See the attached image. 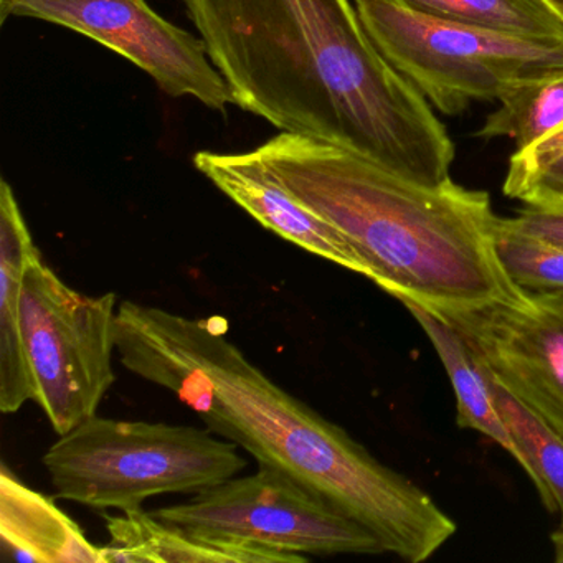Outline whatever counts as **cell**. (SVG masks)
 <instances>
[{"label": "cell", "mask_w": 563, "mask_h": 563, "mask_svg": "<svg viewBox=\"0 0 563 563\" xmlns=\"http://www.w3.org/2000/svg\"><path fill=\"white\" fill-rule=\"evenodd\" d=\"M233 104L415 183L450 180L454 144L349 0H184Z\"/></svg>", "instance_id": "obj_1"}, {"label": "cell", "mask_w": 563, "mask_h": 563, "mask_svg": "<svg viewBox=\"0 0 563 563\" xmlns=\"http://www.w3.org/2000/svg\"><path fill=\"white\" fill-rule=\"evenodd\" d=\"M217 318L118 305L114 344L124 368L173 391L209 430L283 471L371 530L410 563L431 559L456 522L413 481L382 464L344 428L279 387Z\"/></svg>", "instance_id": "obj_2"}, {"label": "cell", "mask_w": 563, "mask_h": 563, "mask_svg": "<svg viewBox=\"0 0 563 563\" xmlns=\"http://www.w3.org/2000/svg\"><path fill=\"white\" fill-rule=\"evenodd\" d=\"M279 183L351 243L368 279L434 312L529 299L500 265L483 190L427 186L338 144L282 133L255 150Z\"/></svg>", "instance_id": "obj_3"}, {"label": "cell", "mask_w": 563, "mask_h": 563, "mask_svg": "<svg viewBox=\"0 0 563 563\" xmlns=\"http://www.w3.org/2000/svg\"><path fill=\"white\" fill-rule=\"evenodd\" d=\"M240 446L209 428L93 417L42 457L58 497L91 509L143 510L163 494H199L246 467Z\"/></svg>", "instance_id": "obj_4"}, {"label": "cell", "mask_w": 563, "mask_h": 563, "mask_svg": "<svg viewBox=\"0 0 563 563\" xmlns=\"http://www.w3.org/2000/svg\"><path fill=\"white\" fill-rule=\"evenodd\" d=\"M358 18L388 62L448 117L473 101L563 75V41H533L428 18L394 0H355Z\"/></svg>", "instance_id": "obj_5"}, {"label": "cell", "mask_w": 563, "mask_h": 563, "mask_svg": "<svg viewBox=\"0 0 563 563\" xmlns=\"http://www.w3.org/2000/svg\"><path fill=\"white\" fill-rule=\"evenodd\" d=\"M114 292L85 295L62 282L41 253L29 263L21 296L25 354L34 401L55 433H68L97 417L113 387Z\"/></svg>", "instance_id": "obj_6"}, {"label": "cell", "mask_w": 563, "mask_h": 563, "mask_svg": "<svg viewBox=\"0 0 563 563\" xmlns=\"http://www.w3.org/2000/svg\"><path fill=\"white\" fill-rule=\"evenodd\" d=\"M151 514L163 522L253 540L308 560L385 553L371 530L295 477L268 466Z\"/></svg>", "instance_id": "obj_7"}, {"label": "cell", "mask_w": 563, "mask_h": 563, "mask_svg": "<svg viewBox=\"0 0 563 563\" xmlns=\"http://www.w3.org/2000/svg\"><path fill=\"white\" fill-rule=\"evenodd\" d=\"M0 15L78 32L146 71L169 97H190L222 113L233 104L202 38L170 24L146 0H0Z\"/></svg>", "instance_id": "obj_8"}, {"label": "cell", "mask_w": 563, "mask_h": 563, "mask_svg": "<svg viewBox=\"0 0 563 563\" xmlns=\"http://www.w3.org/2000/svg\"><path fill=\"white\" fill-rule=\"evenodd\" d=\"M466 339L487 374L563 437V289L523 305L438 312Z\"/></svg>", "instance_id": "obj_9"}, {"label": "cell", "mask_w": 563, "mask_h": 563, "mask_svg": "<svg viewBox=\"0 0 563 563\" xmlns=\"http://www.w3.org/2000/svg\"><path fill=\"white\" fill-rule=\"evenodd\" d=\"M194 166L220 192L242 207L260 225L342 268L368 278V269L338 229L299 202L255 151L217 154L202 151Z\"/></svg>", "instance_id": "obj_10"}, {"label": "cell", "mask_w": 563, "mask_h": 563, "mask_svg": "<svg viewBox=\"0 0 563 563\" xmlns=\"http://www.w3.org/2000/svg\"><path fill=\"white\" fill-rule=\"evenodd\" d=\"M110 545L104 547L110 562L183 563H302L305 556L273 547L163 522L146 510L108 516Z\"/></svg>", "instance_id": "obj_11"}, {"label": "cell", "mask_w": 563, "mask_h": 563, "mask_svg": "<svg viewBox=\"0 0 563 563\" xmlns=\"http://www.w3.org/2000/svg\"><path fill=\"white\" fill-rule=\"evenodd\" d=\"M38 249L8 180L0 184V410L15 413L34 401L35 384L25 354L21 296L29 263Z\"/></svg>", "instance_id": "obj_12"}, {"label": "cell", "mask_w": 563, "mask_h": 563, "mask_svg": "<svg viewBox=\"0 0 563 563\" xmlns=\"http://www.w3.org/2000/svg\"><path fill=\"white\" fill-rule=\"evenodd\" d=\"M0 539L11 559L37 563H107L104 547L51 497L25 486L8 467L0 473Z\"/></svg>", "instance_id": "obj_13"}, {"label": "cell", "mask_w": 563, "mask_h": 563, "mask_svg": "<svg viewBox=\"0 0 563 563\" xmlns=\"http://www.w3.org/2000/svg\"><path fill=\"white\" fill-rule=\"evenodd\" d=\"M420 324L444 365L456 397V423L499 444L527 471L526 457L510 434L494 398L493 382L473 349L456 328L438 312L413 302H401Z\"/></svg>", "instance_id": "obj_14"}, {"label": "cell", "mask_w": 563, "mask_h": 563, "mask_svg": "<svg viewBox=\"0 0 563 563\" xmlns=\"http://www.w3.org/2000/svg\"><path fill=\"white\" fill-rule=\"evenodd\" d=\"M428 18L533 41H563V18L549 0H394Z\"/></svg>", "instance_id": "obj_15"}, {"label": "cell", "mask_w": 563, "mask_h": 563, "mask_svg": "<svg viewBox=\"0 0 563 563\" xmlns=\"http://www.w3.org/2000/svg\"><path fill=\"white\" fill-rule=\"evenodd\" d=\"M490 382L497 408L526 457V474L536 486L543 507L550 514L559 510V529H563V437L493 377Z\"/></svg>", "instance_id": "obj_16"}, {"label": "cell", "mask_w": 563, "mask_h": 563, "mask_svg": "<svg viewBox=\"0 0 563 563\" xmlns=\"http://www.w3.org/2000/svg\"><path fill=\"white\" fill-rule=\"evenodd\" d=\"M477 136L509 137L516 153L532 150L563 128V75L520 85L499 98Z\"/></svg>", "instance_id": "obj_17"}, {"label": "cell", "mask_w": 563, "mask_h": 563, "mask_svg": "<svg viewBox=\"0 0 563 563\" xmlns=\"http://www.w3.org/2000/svg\"><path fill=\"white\" fill-rule=\"evenodd\" d=\"M496 252L514 283L529 291L563 289V249L533 239L497 220Z\"/></svg>", "instance_id": "obj_18"}, {"label": "cell", "mask_w": 563, "mask_h": 563, "mask_svg": "<svg viewBox=\"0 0 563 563\" xmlns=\"http://www.w3.org/2000/svg\"><path fill=\"white\" fill-rule=\"evenodd\" d=\"M503 190L527 207L563 210V150L514 153Z\"/></svg>", "instance_id": "obj_19"}, {"label": "cell", "mask_w": 563, "mask_h": 563, "mask_svg": "<svg viewBox=\"0 0 563 563\" xmlns=\"http://www.w3.org/2000/svg\"><path fill=\"white\" fill-rule=\"evenodd\" d=\"M506 220L510 229L563 249V210L526 207Z\"/></svg>", "instance_id": "obj_20"}, {"label": "cell", "mask_w": 563, "mask_h": 563, "mask_svg": "<svg viewBox=\"0 0 563 563\" xmlns=\"http://www.w3.org/2000/svg\"><path fill=\"white\" fill-rule=\"evenodd\" d=\"M563 150V128L556 131V133L550 134L545 140L540 141L539 144L527 151H553Z\"/></svg>", "instance_id": "obj_21"}, {"label": "cell", "mask_w": 563, "mask_h": 563, "mask_svg": "<svg viewBox=\"0 0 563 563\" xmlns=\"http://www.w3.org/2000/svg\"><path fill=\"white\" fill-rule=\"evenodd\" d=\"M553 553H555V562L563 563V529L555 530L552 533Z\"/></svg>", "instance_id": "obj_22"}, {"label": "cell", "mask_w": 563, "mask_h": 563, "mask_svg": "<svg viewBox=\"0 0 563 563\" xmlns=\"http://www.w3.org/2000/svg\"><path fill=\"white\" fill-rule=\"evenodd\" d=\"M549 4L563 18V0H549Z\"/></svg>", "instance_id": "obj_23"}]
</instances>
